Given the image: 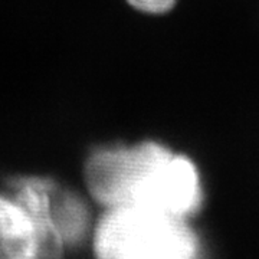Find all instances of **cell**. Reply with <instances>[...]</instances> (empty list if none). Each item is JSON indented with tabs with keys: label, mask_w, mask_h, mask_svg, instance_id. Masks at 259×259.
I'll return each mask as SVG.
<instances>
[{
	"label": "cell",
	"mask_w": 259,
	"mask_h": 259,
	"mask_svg": "<svg viewBox=\"0 0 259 259\" xmlns=\"http://www.w3.org/2000/svg\"><path fill=\"white\" fill-rule=\"evenodd\" d=\"M91 242L95 259H200L187 221L139 207L104 209Z\"/></svg>",
	"instance_id": "2"
},
{
	"label": "cell",
	"mask_w": 259,
	"mask_h": 259,
	"mask_svg": "<svg viewBox=\"0 0 259 259\" xmlns=\"http://www.w3.org/2000/svg\"><path fill=\"white\" fill-rule=\"evenodd\" d=\"M83 182L102 209L139 207L189 221L203 204L193 160L157 141L94 150L83 164Z\"/></svg>",
	"instance_id": "1"
},
{
	"label": "cell",
	"mask_w": 259,
	"mask_h": 259,
	"mask_svg": "<svg viewBox=\"0 0 259 259\" xmlns=\"http://www.w3.org/2000/svg\"><path fill=\"white\" fill-rule=\"evenodd\" d=\"M51 199L54 222L65 248L74 249L91 239L95 222L82 197L54 182Z\"/></svg>",
	"instance_id": "5"
},
{
	"label": "cell",
	"mask_w": 259,
	"mask_h": 259,
	"mask_svg": "<svg viewBox=\"0 0 259 259\" xmlns=\"http://www.w3.org/2000/svg\"><path fill=\"white\" fill-rule=\"evenodd\" d=\"M54 180L47 177H20L10 186V193L35 221L40 239V259H62L66 248L56 231L52 213Z\"/></svg>",
	"instance_id": "3"
},
{
	"label": "cell",
	"mask_w": 259,
	"mask_h": 259,
	"mask_svg": "<svg viewBox=\"0 0 259 259\" xmlns=\"http://www.w3.org/2000/svg\"><path fill=\"white\" fill-rule=\"evenodd\" d=\"M133 9L146 15H164L176 6L177 0H125Z\"/></svg>",
	"instance_id": "6"
},
{
	"label": "cell",
	"mask_w": 259,
	"mask_h": 259,
	"mask_svg": "<svg viewBox=\"0 0 259 259\" xmlns=\"http://www.w3.org/2000/svg\"><path fill=\"white\" fill-rule=\"evenodd\" d=\"M0 259H40L35 221L12 194L0 193Z\"/></svg>",
	"instance_id": "4"
}]
</instances>
